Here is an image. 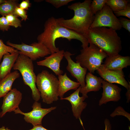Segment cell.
<instances>
[{"label":"cell","instance_id":"cell-19","mask_svg":"<svg viewBox=\"0 0 130 130\" xmlns=\"http://www.w3.org/2000/svg\"><path fill=\"white\" fill-rule=\"evenodd\" d=\"M59 85L58 92V97L63 98L64 94L68 91L72 90H76L80 86L78 82L71 80L65 73L63 75L58 76Z\"/></svg>","mask_w":130,"mask_h":130},{"label":"cell","instance_id":"cell-17","mask_svg":"<svg viewBox=\"0 0 130 130\" xmlns=\"http://www.w3.org/2000/svg\"><path fill=\"white\" fill-rule=\"evenodd\" d=\"M103 80L102 78L98 77L91 73H87L85 78L86 85L83 88L81 87L80 91L82 96L88 97L87 94L88 92L99 91L102 87Z\"/></svg>","mask_w":130,"mask_h":130},{"label":"cell","instance_id":"cell-7","mask_svg":"<svg viewBox=\"0 0 130 130\" xmlns=\"http://www.w3.org/2000/svg\"><path fill=\"white\" fill-rule=\"evenodd\" d=\"M108 27L116 31L122 28L119 20L110 8L105 4L101 10L94 15V19L90 28Z\"/></svg>","mask_w":130,"mask_h":130},{"label":"cell","instance_id":"cell-27","mask_svg":"<svg viewBox=\"0 0 130 130\" xmlns=\"http://www.w3.org/2000/svg\"><path fill=\"white\" fill-rule=\"evenodd\" d=\"M74 0H46V2L52 5L55 7L58 8L60 7L67 5L70 2Z\"/></svg>","mask_w":130,"mask_h":130},{"label":"cell","instance_id":"cell-1","mask_svg":"<svg viewBox=\"0 0 130 130\" xmlns=\"http://www.w3.org/2000/svg\"><path fill=\"white\" fill-rule=\"evenodd\" d=\"M60 38H65L69 41L73 39L79 40L82 43V49L88 46V40L83 34L60 25L57 19L53 17L46 21L44 31L38 36L37 39L38 42L45 46L51 53L59 51V48L56 46L55 41L57 39Z\"/></svg>","mask_w":130,"mask_h":130},{"label":"cell","instance_id":"cell-5","mask_svg":"<svg viewBox=\"0 0 130 130\" xmlns=\"http://www.w3.org/2000/svg\"><path fill=\"white\" fill-rule=\"evenodd\" d=\"M13 69L20 72L24 84L28 86L31 90L33 99L38 101L41 97L36 86L37 76L34 72L33 61L25 55L19 54Z\"/></svg>","mask_w":130,"mask_h":130},{"label":"cell","instance_id":"cell-11","mask_svg":"<svg viewBox=\"0 0 130 130\" xmlns=\"http://www.w3.org/2000/svg\"><path fill=\"white\" fill-rule=\"evenodd\" d=\"M0 113V117H3L7 112L14 111L19 107L22 98V94L16 89H12L3 97Z\"/></svg>","mask_w":130,"mask_h":130},{"label":"cell","instance_id":"cell-29","mask_svg":"<svg viewBox=\"0 0 130 130\" xmlns=\"http://www.w3.org/2000/svg\"><path fill=\"white\" fill-rule=\"evenodd\" d=\"M113 13L117 17L124 16L130 19V3L129 2L127 7L124 9L120 11L114 12Z\"/></svg>","mask_w":130,"mask_h":130},{"label":"cell","instance_id":"cell-2","mask_svg":"<svg viewBox=\"0 0 130 130\" xmlns=\"http://www.w3.org/2000/svg\"><path fill=\"white\" fill-rule=\"evenodd\" d=\"M91 1L85 0L82 2H76L68 6V8L74 11V16L69 19L62 18L57 19L58 23L84 36L94 20V15L90 7Z\"/></svg>","mask_w":130,"mask_h":130},{"label":"cell","instance_id":"cell-9","mask_svg":"<svg viewBox=\"0 0 130 130\" xmlns=\"http://www.w3.org/2000/svg\"><path fill=\"white\" fill-rule=\"evenodd\" d=\"M32 107V111L27 113L22 112L19 107L14 112L15 114H20L24 115V119L26 122L31 124L33 126L41 125L43 118L46 114L54 110L56 107H52L47 108H43L40 103L35 101Z\"/></svg>","mask_w":130,"mask_h":130},{"label":"cell","instance_id":"cell-14","mask_svg":"<svg viewBox=\"0 0 130 130\" xmlns=\"http://www.w3.org/2000/svg\"><path fill=\"white\" fill-rule=\"evenodd\" d=\"M65 51L63 50L51 53L45 57L43 60L37 61V65L47 67L52 70L57 75H62L63 71L60 69V62L64 57Z\"/></svg>","mask_w":130,"mask_h":130},{"label":"cell","instance_id":"cell-10","mask_svg":"<svg viewBox=\"0 0 130 130\" xmlns=\"http://www.w3.org/2000/svg\"><path fill=\"white\" fill-rule=\"evenodd\" d=\"M98 73L103 80L111 83L120 84L127 90L130 89V83L125 79L122 70H111L106 69L102 64L97 70Z\"/></svg>","mask_w":130,"mask_h":130},{"label":"cell","instance_id":"cell-6","mask_svg":"<svg viewBox=\"0 0 130 130\" xmlns=\"http://www.w3.org/2000/svg\"><path fill=\"white\" fill-rule=\"evenodd\" d=\"M89 46L80 51V54L76 57V62L86 68L90 72L94 73L103 63V59L108 56L104 51L91 42Z\"/></svg>","mask_w":130,"mask_h":130},{"label":"cell","instance_id":"cell-3","mask_svg":"<svg viewBox=\"0 0 130 130\" xmlns=\"http://www.w3.org/2000/svg\"><path fill=\"white\" fill-rule=\"evenodd\" d=\"M84 36L89 42L102 49L108 56L118 54L122 50V41L116 31L106 27L90 28Z\"/></svg>","mask_w":130,"mask_h":130},{"label":"cell","instance_id":"cell-37","mask_svg":"<svg viewBox=\"0 0 130 130\" xmlns=\"http://www.w3.org/2000/svg\"><path fill=\"white\" fill-rule=\"evenodd\" d=\"M129 130H130V126L129 127Z\"/></svg>","mask_w":130,"mask_h":130},{"label":"cell","instance_id":"cell-32","mask_svg":"<svg viewBox=\"0 0 130 130\" xmlns=\"http://www.w3.org/2000/svg\"><path fill=\"white\" fill-rule=\"evenodd\" d=\"M31 5L29 0H23L19 4L18 7L26 10L28 9L31 6Z\"/></svg>","mask_w":130,"mask_h":130},{"label":"cell","instance_id":"cell-30","mask_svg":"<svg viewBox=\"0 0 130 130\" xmlns=\"http://www.w3.org/2000/svg\"><path fill=\"white\" fill-rule=\"evenodd\" d=\"M10 26L5 16L0 17V30L3 31H7Z\"/></svg>","mask_w":130,"mask_h":130},{"label":"cell","instance_id":"cell-22","mask_svg":"<svg viewBox=\"0 0 130 130\" xmlns=\"http://www.w3.org/2000/svg\"><path fill=\"white\" fill-rule=\"evenodd\" d=\"M130 2L127 0H107L106 4L114 12L124 9Z\"/></svg>","mask_w":130,"mask_h":130},{"label":"cell","instance_id":"cell-15","mask_svg":"<svg viewBox=\"0 0 130 130\" xmlns=\"http://www.w3.org/2000/svg\"><path fill=\"white\" fill-rule=\"evenodd\" d=\"M81 88L79 87L69 96L60 98L61 100H68L72 105V110L73 115L76 119H80L82 113L86 108L87 104L84 101L88 97L82 96L80 97L79 93Z\"/></svg>","mask_w":130,"mask_h":130},{"label":"cell","instance_id":"cell-34","mask_svg":"<svg viewBox=\"0 0 130 130\" xmlns=\"http://www.w3.org/2000/svg\"><path fill=\"white\" fill-rule=\"evenodd\" d=\"M4 130H13L9 129L8 128H5ZM28 130H49L47 129L43 126L42 125H37L33 126L32 129Z\"/></svg>","mask_w":130,"mask_h":130},{"label":"cell","instance_id":"cell-21","mask_svg":"<svg viewBox=\"0 0 130 130\" xmlns=\"http://www.w3.org/2000/svg\"><path fill=\"white\" fill-rule=\"evenodd\" d=\"M19 4L16 0H8L0 5V14L2 16L13 14L15 8Z\"/></svg>","mask_w":130,"mask_h":130},{"label":"cell","instance_id":"cell-26","mask_svg":"<svg viewBox=\"0 0 130 130\" xmlns=\"http://www.w3.org/2000/svg\"><path fill=\"white\" fill-rule=\"evenodd\" d=\"M118 116H122L126 117L130 121V114L126 111L121 106H119L116 107L114 111L110 115L112 117Z\"/></svg>","mask_w":130,"mask_h":130},{"label":"cell","instance_id":"cell-28","mask_svg":"<svg viewBox=\"0 0 130 130\" xmlns=\"http://www.w3.org/2000/svg\"><path fill=\"white\" fill-rule=\"evenodd\" d=\"M13 14L18 17H21V20L26 21L28 19L26 10L22 9L18 6L16 7L15 8Z\"/></svg>","mask_w":130,"mask_h":130},{"label":"cell","instance_id":"cell-33","mask_svg":"<svg viewBox=\"0 0 130 130\" xmlns=\"http://www.w3.org/2000/svg\"><path fill=\"white\" fill-rule=\"evenodd\" d=\"M79 121L84 129V130H85L81 120L80 119ZM104 124L105 126V130H111L112 126L111 124L110 121L107 118L105 119L104 120Z\"/></svg>","mask_w":130,"mask_h":130},{"label":"cell","instance_id":"cell-4","mask_svg":"<svg viewBox=\"0 0 130 130\" xmlns=\"http://www.w3.org/2000/svg\"><path fill=\"white\" fill-rule=\"evenodd\" d=\"M36 84L43 102L50 104L58 100V80L53 74L43 70L37 76Z\"/></svg>","mask_w":130,"mask_h":130},{"label":"cell","instance_id":"cell-23","mask_svg":"<svg viewBox=\"0 0 130 130\" xmlns=\"http://www.w3.org/2000/svg\"><path fill=\"white\" fill-rule=\"evenodd\" d=\"M107 0H93L91 1L90 7L92 13L95 15L101 10L106 4Z\"/></svg>","mask_w":130,"mask_h":130},{"label":"cell","instance_id":"cell-35","mask_svg":"<svg viewBox=\"0 0 130 130\" xmlns=\"http://www.w3.org/2000/svg\"><path fill=\"white\" fill-rule=\"evenodd\" d=\"M126 96L127 99V102L129 103L130 100V89L127 90V91L126 93Z\"/></svg>","mask_w":130,"mask_h":130},{"label":"cell","instance_id":"cell-13","mask_svg":"<svg viewBox=\"0 0 130 130\" xmlns=\"http://www.w3.org/2000/svg\"><path fill=\"white\" fill-rule=\"evenodd\" d=\"M102 87L103 91L102 97L99 102V106L110 101L117 102L120 99L122 89L117 85L103 80Z\"/></svg>","mask_w":130,"mask_h":130},{"label":"cell","instance_id":"cell-24","mask_svg":"<svg viewBox=\"0 0 130 130\" xmlns=\"http://www.w3.org/2000/svg\"><path fill=\"white\" fill-rule=\"evenodd\" d=\"M18 51L12 47L5 45L0 39V62L3 55L8 53H12Z\"/></svg>","mask_w":130,"mask_h":130},{"label":"cell","instance_id":"cell-31","mask_svg":"<svg viewBox=\"0 0 130 130\" xmlns=\"http://www.w3.org/2000/svg\"><path fill=\"white\" fill-rule=\"evenodd\" d=\"M118 19L122 27H123L130 32V20L122 17H120Z\"/></svg>","mask_w":130,"mask_h":130},{"label":"cell","instance_id":"cell-12","mask_svg":"<svg viewBox=\"0 0 130 130\" xmlns=\"http://www.w3.org/2000/svg\"><path fill=\"white\" fill-rule=\"evenodd\" d=\"M74 54L68 51L64 52V57L68 63L66 69L71 75L76 79L81 88H83L86 85L85 78L87 70L82 67L79 63L75 62L72 60L71 56Z\"/></svg>","mask_w":130,"mask_h":130},{"label":"cell","instance_id":"cell-18","mask_svg":"<svg viewBox=\"0 0 130 130\" xmlns=\"http://www.w3.org/2000/svg\"><path fill=\"white\" fill-rule=\"evenodd\" d=\"M19 53L18 51L12 53H8L3 56L0 64V81L10 73Z\"/></svg>","mask_w":130,"mask_h":130},{"label":"cell","instance_id":"cell-16","mask_svg":"<svg viewBox=\"0 0 130 130\" xmlns=\"http://www.w3.org/2000/svg\"><path fill=\"white\" fill-rule=\"evenodd\" d=\"M106 69L111 70H122L130 65V57L123 56L119 54L108 56L103 64Z\"/></svg>","mask_w":130,"mask_h":130},{"label":"cell","instance_id":"cell-36","mask_svg":"<svg viewBox=\"0 0 130 130\" xmlns=\"http://www.w3.org/2000/svg\"><path fill=\"white\" fill-rule=\"evenodd\" d=\"M6 0H0V5L6 1Z\"/></svg>","mask_w":130,"mask_h":130},{"label":"cell","instance_id":"cell-8","mask_svg":"<svg viewBox=\"0 0 130 130\" xmlns=\"http://www.w3.org/2000/svg\"><path fill=\"white\" fill-rule=\"evenodd\" d=\"M7 45L18 51L19 54H23L29 58L32 61L42 58L51 54L47 48L42 44L34 42L30 45L24 43L17 44L6 42Z\"/></svg>","mask_w":130,"mask_h":130},{"label":"cell","instance_id":"cell-25","mask_svg":"<svg viewBox=\"0 0 130 130\" xmlns=\"http://www.w3.org/2000/svg\"><path fill=\"white\" fill-rule=\"evenodd\" d=\"M5 17L9 23L10 26L16 28L21 26V21L16 16L13 14H10Z\"/></svg>","mask_w":130,"mask_h":130},{"label":"cell","instance_id":"cell-20","mask_svg":"<svg viewBox=\"0 0 130 130\" xmlns=\"http://www.w3.org/2000/svg\"><path fill=\"white\" fill-rule=\"evenodd\" d=\"M20 76V73L15 70L8 74L0 81V98L3 97L12 89L13 83Z\"/></svg>","mask_w":130,"mask_h":130}]
</instances>
